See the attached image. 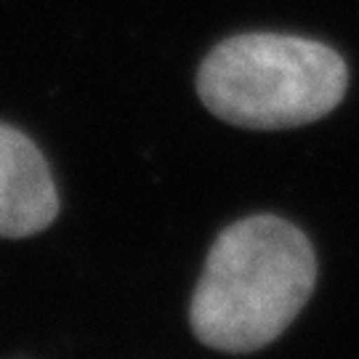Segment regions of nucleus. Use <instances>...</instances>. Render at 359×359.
<instances>
[{
    "label": "nucleus",
    "instance_id": "1",
    "mask_svg": "<svg viewBox=\"0 0 359 359\" xmlns=\"http://www.w3.org/2000/svg\"><path fill=\"white\" fill-rule=\"evenodd\" d=\"M317 285V256L295 224L258 213L229 224L205 258L189 304L200 344L248 354L290 327Z\"/></svg>",
    "mask_w": 359,
    "mask_h": 359
},
{
    "label": "nucleus",
    "instance_id": "2",
    "mask_svg": "<svg viewBox=\"0 0 359 359\" xmlns=\"http://www.w3.org/2000/svg\"><path fill=\"white\" fill-rule=\"evenodd\" d=\"M348 67L320 40L245 32L221 40L197 72L200 102L229 126L298 128L344 102Z\"/></svg>",
    "mask_w": 359,
    "mask_h": 359
},
{
    "label": "nucleus",
    "instance_id": "3",
    "mask_svg": "<svg viewBox=\"0 0 359 359\" xmlns=\"http://www.w3.org/2000/svg\"><path fill=\"white\" fill-rule=\"evenodd\" d=\"M59 216V192L38 144L0 123V237L22 240Z\"/></svg>",
    "mask_w": 359,
    "mask_h": 359
}]
</instances>
